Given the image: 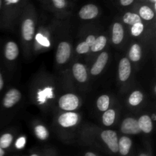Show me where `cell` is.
<instances>
[{
	"mask_svg": "<svg viewBox=\"0 0 156 156\" xmlns=\"http://www.w3.org/2000/svg\"><path fill=\"white\" fill-rule=\"evenodd\" d=\"M59 105L62 110L69 111H73L79 106V98L73 94H66L60 98Z\"/></svg>",
	"mask_w": 156,
	"mask_h": 156,
	"instance_id": "6da1fadb",
	"label": "cell"
},
{
	"mask_svg": "<svg viewBox=\"0 0 156 156\" xmlns=\"http://www.w3.org/2000/svg\"><path fill=\"white\" fill-rule=\"evenodd\" d=\"M101 136L111 152L114 153L118 152V139L116 132L113 130L103 131Z\"/></svg>",
	"mask_w": 156,
	"mask_h": 156,
	"instance_id": "7a4b0ae2",
	"label": "cell"
},
{
	"mask_svg": "<svg viewBox=\"0 0 156 156\" xmlns=\"http://www.w3.org/2000/svg\"><path fill=\"white\" fill-rule=\"evenodd\" d=\"M71 53V47L66 42H61L56 50V59L58 63L63 64L69 59Z\"/></svg>",
	"mask_w": 156,
	"mask_h": 156,
	"instance_id": "3957f363",
	"label": "cell"
},
{
	"mask_svg": "<svg viewBox=\"0 0 156 156\" xmlns=\"http://www.w3.org/2000/svg\"><path fill=\"white\" fill-rule=\"evenodd\" d=\"M121 131L126 134H138L141 132L137 120L130 117L123 120L121 125Z\"/></svg>",
	"mask_w": 156,
	"mask_h": 156,
	"instance_id": "277c9868",
	"label": "cell"
},
{
	"mask_svg": "<svg viewBox=\"0 0 156 156\" xmlns=\"http://www.w3.org/2000/svg\"><path fill=\"white\" fill-rule=\"evenodd\" d=\"M21 99V93L18 90L12 88L10 89L5 95L3 98V105L5 108H9L13 107Z\"/></svg>",
	"mask_w": 156,
	"mask_h": 156,
	"instance_id": "5b68a950",
	"label": "cell"
},
{
	"mask_svg": "<svg viewBox=\"0 0 156 156\" xmlns=\"http://www.w3.org/2000/svg\"><path fill=\"white\" fill-rule=\"evenodd\" d=\"M77 114L73 112H68L62 114L58 119L59 124L63 127H70L76 125L78 122Z\"/></svg>",
	"mask_w": 156,
	"mask_h": 156,
	"instance_id": "8992f818",
	"label": "cell"
},
{
	"mask_svg": "<svg viewBox=\"0 0 156 156\" xmlns=\"http://www.w3.org/2000/svg\"><path fill=\"white\" fill-rule=\"evenodd\" d=\"M98 14V9L97 6L92 4H88L83 6L79 11V16L82 19H92Z\"/></svg>",
	"mask_w": 156,
	"mask_h": 156,
	"instance_id": "52a82bcc",
	"label": "cell"
},
{
	"mask_svg": "<svg viewBox=\"0 0 156 156\" xmlns=\"http://www.w3.org/2000/svg\"><path fill=\"white\" fill-rule=\"evenodd\" d=\"M131 73L130 62L126 58H123L119 63V78L122 82H125L129 77Z\"/></svg>",
	"mask_w": 156,
	"mask_h": 156,
	"instance_id": "ba28073f",
	"label": "cell"
},
{
	"mask_svg": "<svg viewBox=\"0 0 156 156\" xmlns=\"http://www.w3.org/2000/svg\"><path fill=\"white\" fill-rule=\"evenodd\" d=\"M108 54L105 52L102 53L101 54H100V56L98 58L97 61L94 62V64L93 65L92 68L91 69V73L94 76L96 75H98L101 73L102 70L105 68V65L108 62Z\"/></svg>",
	"mask_w": 156,
	"mask_h": 156,
	"instance_id": "9c48e42d",
	"label": "cell"
},
{
	"mask_svg": "<svg viewBox=\"0 0 156 156\" xmlns=\"http://www.w3.org/2000/svg\"><path fill=\"white\" fill-rule=\"evenodd\" d=\"M21 32H22L23 37L25 41H28L32 40L34 33V24L31 19H26L23 22Z\"/></svg>",
	"mask_w": 156,
	"mask_h": 156,
	"instance_id": "30bf717a",
	"label": "cell"
},
{
	"mask_svg": "<svg viewBox=\"0 0 156 156\" xmlns=\"http://www.w3.org/2000/svg\"><path fill=\"white\" fill-rule=\"evenodd\" d=\"M73 75L79 82H85L87 80V72L85 67L81 63L74 64L73 68Z\"/></svg>",
	"mask_w": 156,
	"mask_h": 156,
	"instance_id": "8fae6325",
	"label": "cell"
},
{
	"mask_svg": "<svg viewBox=\"0 0 156 156\" xmlns=\"http://www.w3.org/2000/svg\"><path fill=\"white\" fill-rule=\"evenodd\" d=\"M5 56L9 60H13L18 56V47L15 43H7L5 47Z\"/></svg>",
	"mask_w": 156,
	"mask_h": 156,
	"instance_id": "7c38bea8",
	"label": "cell"
},
{
	"mask_svg": "<svg viewBox=\"0 0 156 156\" xmlns=\"http://www.w3.org/2000/svg\"><path fill=\"white\" fill-rule=\"evenodd\" d=\"M139 127L140 130L143 131L146 133H149L152 129V122L150 117L147 115H143L139 119L138 121Z\"/></svg>",
	"mask_w": 156,
	"mask_h": 156,
	"instance_id": "4fadbf2b",
	"label": "cell"
},
{
	"mask_svg": "<svg viewBox=\"0 0 156 156\" xmlns=\"http://www.w3.org/2000/svg\"><path fill=\"white\" fill-rule=\"evenodd\" d=\"M132 146V141L129 137L123 136L118 141V151L122 155H126L129 153Z\"/></svg>",
	"mask_w": 156,
	"mask_h": 156,
	"instance_id": "5bb4252c",
	"label": "cell"
},
{
	"mask_svg": "<svg viewBox=\"0 0 156 156\" xmlns=\"http://www.w3.org/2000/svg\"><path fill=\"white\" fill-rule=\"evenodd\" d=\"M123 38V28L120 23H115L113 27L112 41L114 44H119Z\"/></svg>",
	"mask_w": 156,
	"mask_h": 156,
	"instance_id": "9a60e30c",
	"label": "cell"
},
{
	"mask_svg": "<svg viewBox=\"0 0 156 156\" xmlns=\"http://www.w3.org/2000/svg\"><path fill=\"white\" fill-rule=\"evenodd\" d=\"M141 47H140V45L138 44H134V45L132 46V47L129 50V59L132 61H134V62H136V61H139L141 58Z\"/></svg>",
	"mask_w": 156,
	"mask_h": 156,
	"instance_id": "2e32d148",
	"label": "cell"
},
{
	"mask_svg": "<svg viewBox=\"0 0 156 156\" xmlns=\"http://www.w3.org/2000/svg\"><path fill=\"white\" fill-rule=\"evenodd\" d=\"M115 120V111L114 110H107L103 114L102 120L105 126H111L113 124Z\"/></svg>",
	"mask_w": 156,
	"mask_h": 156,
	"instance_id": "e0dca14e",
	"label": "cell"
},
{
	"mask_svg": "<svg viewBox=\"0 0 156 156\" xmlns=\"http://www.w3.org/2000/svg\"><path fill=\"white\" fill-rule=\"evenodd\" d=\"M107 39L105 36H100L96 38L95 41L94 42L93 45L91 47V50L93 52H98L104 49V47L106 45Z\"/></svg>",
	"mask_w": 156,
	"mask_h": 156,
	"instance_id": "ac0fdd59",
	"label": "cell"
},
{
	"mask_svg": "<svg viewBox=\"0 0 156 156\" xmlns=\"http://www.w3.org/2000/svg\"><path fill=\"white\" fill-rule=\"evenodd\" d=\"M123 21L126 24L133 25V24H136V23L141 22V18L138 15H136V14L127 12L123 16Z\"/></svg>",
	"mask_w": 156,
	"mask_h": 156,
	"instance_id": "d6986e66",
	"label": "cell"
},
{
	"mask_svg": "<svg viewBox=\"0 0 156 156\" xmlns=\"http://www.w3.org/2000/svg\"><path fill=\"white\" fill-rule=\"evenodd\" d=\"M110 99L108 95H101L97 101V106L101 111H106L108 109Z\"/></svg>",
	"mask_w": 156,
	"mask_h": 156,
	"instance_id": "ffe728a7",
	"label": "cell"
},
{
	"mask_svg": "<svg viewBox=\"0 0 156 156\" xmlns=\"http://www.w3.org/2000/svg\"><path fill=\"white\" fill-rule=\"evenodd\" d=\"M143 99V95L140 91H135L131 94L130 97L129 98V102L133 106H136L140 105Z\"/></svg>",
	"mask_w": 156,
	"mask_h": 156,
	"instance_id": "44dd1931",
	"label": "cell"
},
{
	"mask_svg": "<svg viewBox=\"0 0 156 156\" xmlns=\"http://www.w3.org/2000/svg\"><path fill=\"white\" fill-rule=\"evenodd\" d=\"M140 15L145 20H151L154 18V12L148 6H143L140 9Z\"/></svg>",
	"mask_w": 156,
	"mask_h": 156,
	"instance_id": "7402d4cb",
	"label": "cell"
},
{
	"mask_svg": "<svg viewBox=\"0 0 156 156\" xmlns=\"http://www.w3.org/2000/svg\"><path fill=\"white\" fill-rule=\"evenodd\" d=\"M12 140H13V137L10 133L3 134L0 137V146L2 149H7L12 143Z\"/></svg>",
	"mask_w": 156,
	"mask_h": 156,
	"instance_id": "603a6c76",
	"label": "cell"
},
{
	"mask_svg": "<svg viewBox=\"0 0 156 156\" xmlns=\"http://www.w3.org/2000/svg\"><path fill=\"white\" fill-rule=\"evenodd\" d=\"M34 132L37 136L41 140H44L48 137L49 133L47 129L43 126H37L34 129Z\"/></svg>",
	"mask_w": 156,
	"mask_h": 156,
	"instance_id": "cb8c5ba5",
	"label": "cell"
},
{
	"mask_svg": "<svg viewBox=\"0 0 156 156\" xmlns=\"http://www.w3.org/2000/svg\"><path fill=\"white\" fill-rule=\"evenodd\" d=\"M143 28H144V26H143V23H136V24L133 25L132 28H131V34L135 37L139 36L143 32Z\"/></svg>",
	"mask_w": 156,
	"mask_h": 156,
	"instance_id": "d4e9b609",
	"label": "cell"
},
{
	"mask_svg": "<svg viewBox=\"0 0 156 156\" xmlns=\"http://www.w3.org/2000/svg\"><path fill=\"white\" fill-rule=\"evenodd\" d=\"M89 46L86 44V42H82L77 46L76 47V52L78 53H80V54H82V53H88V50H89Z\"/></svg>",
	"mask_w": 156,
	"mask_h": 156,
	"instance_id": "484cf974",
	"label": "cell"
},
{
	"mask_svg": "<svg viewBox=\"0 0 156 156\" xmlns=\"http://www.w3.org/2000/svg\"><path fill=\"white\" fill-rule=\"evenodd\" d=\"M36 40L41 45L44 46V47H49L50 46V42H49L48 39L43 36L42 34H37L36 36Z\"/></svg>",
	"mask_w": 156,
	"mask_h": 156,
	"instance_id": "4316f807",
	"label": "cell"
},
{
	"mask_svg": "<svg viewBox=\"0 0 156 156\" xmlns=\"http://www.w3.org/2000/svg\"><path fill=\"white\" fill-rule=\"evenodd\" d=\"M26 143V140L24 137H20L15 143V147L18 149H21L24 147Z\"/></svg>",
	"mask_w": 156,
	"mask_h": 156,
	"instance_id": "83f0119b",
	"label": "cell"
},
{
	"mask_svg": "<svg viewBox=\"0 0 156 156\" xmlns=\"http://www.w3.org/2000/svg\"><path fill=\"white\" fill-rule=\"evenodd\" d=\"M52 1H53L54 5L58 9H62L66 5V0H52Z\"/></svg>",
	"mask_w": 156,
	"mask_h": 156,
	"instance_id": "f1b7e54d",
	"label": "cell"
},
{
	"mask_svg": "<svg viewBox=\"0 0 156 156\" xmlns=\"http://www.w3.org/2000/svg\"><path fill=\"white\" fill-rule=\"evenodd\" d=\"M95 39L96 38L94 35H89V36L86 38V41H85V42H86V44L89 46L90 48H91V47L93 45V44H94V41H95Z\"/></svg>",
	"mask_w": 156,
	"mask_h": 156,
	"instance_id": "f546056e",
	"label": "cell"
},
{
	"mask_svg": "<svg viewBox=\"0 0 156 156\" xmlns=\"http://www.w3.org/2000/svg\"><path fill=\"white\" fill-rule=\"evenodd\" d=\"M133 2V0H120V3H121L122 5L126 6L130 5L131 3Z\"/></svg>",
	"mask_w": 156,
	"mask_h": 156,
	"instance_id": "4dcf8cb0",
	"label": "cell"
},
{
	"mask_svg": "<svg viewBox=\"0 0 156 156\" xmlns=\"http://www.w3.org/2000/svg\"><path fill=\"white\" fill-rule=\"evenodd\" d=\"M3 85H4V82H3L2 76L1 73H0V91H1L2 88H3Z\"/></svg>",
	"mask_w": 156,
	"mask_h": 156,
	"instance_id": "1f68e13d",
	"label": "cell"
},
{
	"mask_svg": "<svg viewBox=\"0 0 156 156\" xmlns=\"http://www.w3.org/2000/svg\"><path fill=\"white\" fill-rule=\"evenodd\" d=\"M6 1H7L9 3H12V4H15V3L18 2V1H19V0H6Z\"/></svg>",
	"mask_w": 156,
	"mask_h": 156,
	"instance_id": "d6a6232c",
	"label": "cell"
},
{
	"mask_svg": "<svg viewBox=\"0 0 156 156\" xmlns=\"http://www.w3.org/2000/svg\"><path fill=\"white\" fill-rule=\"evenodd\" d=\"M4 155H5L4 149H2L1 146H0V156H4Z\"/></svg>",
	"mask_w": 156,
	"mask_h": 156,
	"instance_id": "836d02e7",
	"label": "cell"
},
{
	"mask_svg": "<svg viewBox=\"0 0 156 156\" xmlns=\"http://www.w3.org/2000/svg\"><path fill=\"white\" fill-rule=\"evenodd\" d=\"M85 156H97V155H95L94 153H92V152H87Z\"/></svg>",
	"mask_w": 156,
	"mask_h": 156,
	"instance_id": "e575fe53",
	"label": "cell"
},
{
	"mask_svg": "<svg viewBox=\"0 0 156 156\" xmlns=\"http://www.w3.org/2000/svg\"><path fill=\"white\" fill-rule=\"evenodd\" d=\"M152 119H153L154 120H156V117H155V114H153V115H152Z\"/></svg>",
	"mask_w": 156,
	"mask_h": 156,
	"instance_id": "d590c367",
	"label": "cell"
},
{
	"mask_svg": "<svg viewBox=\"0 0 156 156\" xmlns=\"http://www.w3.org/2000/svg\"><path fill=\"white\" fill-rule=\"evenodd\" d=\"M140 156H148V155H146V154H141Z\"/></svg>",
	"mask_w": 156,
	"mask_h": 156,
	"instance_id": "8d00e7d4",
	"label": "cell"
},
{
	"mask_svg": "<svg viewBox=\"0 0 156 156\" xmlns=\"http://www.w3.org/2000/svg\"><path fill=\"white\" fill-rule=\"evenodd\" d=\"M150 2H155L156 0H149Z\"/></svg>",
	"mask_w": 156,
	"mask_h": 156,
	"instance_id": "74e56055",
	"label": "cell"
},
{
	"mask_svg": "<svg viewBox=\"0 0 156 156\" xmlns=\"http://www.w3.org/2000/svg\"><path fill=\"white\" fill-rule=\"evenodd\" d=\"M30 156H38V155H36V154H34V155H31Z\"/></svg>",
	"mask_w": 156,
	"mask_h": 156,
	"instance_id": "f35d334b",
	"label": "cell"
},
{
	"mask_svg": "<svg viewBox=\"0 0 156 156\" xmlns=\"http://www.w3.org/2000/svg\"><path fill=\"white\" fill-rule=\"evenodd\" d=\"M1 5H2V0H0V8H1Z\"/></svg>",
	"mask_w": 156,
	"mask_h": 156,
	"instance_id": "ab89813d",
	"label": "cell"
}]
</instances>
